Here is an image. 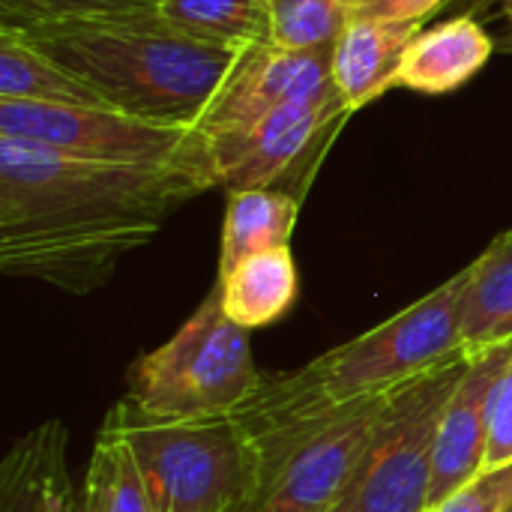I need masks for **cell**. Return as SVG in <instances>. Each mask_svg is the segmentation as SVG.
I'll list each match as a JSON object with an SVG mask.
<instances>
[{"instance_id":"obj_21","label":"cell","mask_w":512,"mask_h":512,"mask_svg":"<svg viewBox=\"0 0 512 512\" xmlns=\"http://www.w3.org/2000/svg\"><path fill=\"white\" fill-rule=\"evenodd\" d=\"M270 45L288 51L327 48L354 18V0H264Z\"/></svg>"},{"instance_id":"obj_1","label":"cell","mask_w":512,"mask_h":512,"mask_svg":"<svg viewBox=\"0 0 512 512\" xmlns=\"http://www.w3.org/2000/svg\"><path fill=\"white\" fill-rule=\"evenodd\" d=\"M210 189L207 171L189 162H102L0 135V270L93 294L177 207Z\"/></svg>"},{"instance_id":"obj_3","label":"cell","mask_w":512,"mask_h":512,"mask_svg":"<svg viewBox=\"0 0 512 512\" xmlns=\"http://www.w3.org/2000/svg\"><path fill=\"white\" fill-rule=\"evenodd\" d=\"M9 30L90 81L120 111L180 126H198L246 51L177 30L159 6Z\"/></svg>"},{"instance_id":"obj_16","label":"cell","mask_w":512,"mask_h":512,"mask_svg":"<svg viewBox=\"0 0 512 512\" xmlns=\"http://www.w3.org/2000/svg\"><path fill=\"white\" fill-rule=\"evenodd\" d=\"M0 99L117 108L102 90L9 27H0Z\"/></svg>"},{"instance_id":"obj_18","label":"cell","mask_w":512,"mask_h":512,"mask_svg":"<svg viewBox=\"0 0 512 512\" xmlns=\"http://www.w3.org/2000/svg\"><path fill=\"white\" fill-rule=\"evenodd\" d=\"M300 198L282 189H243L228 192L225 228H222V252H219V276L231 273L240 261L291 246V234L297 225Z\"/></svg>"},{"instance_id":"obj_29","label":"cell","mask_w":512,"mask_h":512,"mask_svg":"<svg viewBox=\"0 0 512 512\" xmlns=\"http://www.w3.org/2000/svg\"><path fill=\"white\" fill-rule=\"evenodd\" d=\"M507 512H512V507H510V510H507Z\"/></svg>"},{"instance_id":"obj_20","label":"cell","mask_w":512,"mask_h":512,"mask_svg":"<svg viewBox=\"0 0 512 512\" xmlns=\"http://www.w3.org/2000/svg\"><path fill=\"white\" fill-rule=\"evenodd\" d=\"M84 492H90L105 512H156L129 447L105 426L90 453Z\"/></svg>"},{"instance_id":"obj_10","label":"cell","mask_w":512,"mask_h":512,"mask_svg":"<svg viewBox=\"0 0 512 512\" xmlns=\"http://www.w3.org/2000/svg\"><path fill=\"white\" fill-rule=\"evenodd\" d=\"M333 45L312 51H288L279 45H252L243 51L234 72L225 78L210 108L198 120L201 138L243 129L264 114L306 99L330 84Z\"/></svg>"},{"instance_id":"obj_25","label":"cell","mask_w":512,"mask_h":512,"mask_svg":"<svg viewBox=\"0 0 512 512\" xmlns=\"http://www.w3.org/2000/svg\"><path fill=\"white\" fill-rule=\"evenodd\" d=\"M444 0H354V15L384 21H423Z\"/></svg>"},{"instance_id":"obj_23","label":"cell","mask_w":512,"mask_h":512,"mask_svg":"<svg viewBox=\"0 0 512 512\" xmlns=\"http://www.w3.org/2000/svg\"><path fill=\"white\" fill-rule=\"evenodd\" d=\"M512 507V465L483 471L429 512H507Z\"/></svg>"},{"instance_id":"obj_19","label":"cell","mask_w":512,"mask_h":512,"mask_svg":"<svg viewBox=\"0 0 512 512\" xmlns=\"http://www.w3.org/2000/svg\"><path fill=\"white\" fill-rule=\"evenodd\" d=\"M159 12L177 30L222 48H252L270 42L264 0H162Z\"/></svg>"},{"instance_id":"obj_13","label":"cell","mask_w":512,"mask_h":512,"mask_svg":"<svg viewBox=\"0 0 512 512\" xmlns=\"http://www.w3.org/2000/svg\"><path fill=\"white\" fill-rule=\"evenodd\" d=\"M423 21H384L354 15L333 42L330 81L342 93L348 111L369 105L393 90L408 45L417 39Z\"/></svg>"},{"instance_id":"obj_14","label":"cell","mask_w":512,"mask_h":512,"mask_svg":"<svg viewBox=\"0 0 512 512\" xmlns=\"http://www.w3.org/2000/svg\"><path fill=\"white\" fill-rule=\"evenodd\" d=\"M492 51V36L471 15L441 21L429 30H420L417 39L408 45L393 78V90L408 87L429 96L450 93L471 81L489 63Z\"/></svg>"},{"instance_id":"obj_6","label":"cell","mask_w":512,"mask_h":512,"mask_svg":"<svg viewBox=\"0 0 512 512\" xmlns=\"http://www.w3.org/2000/svg\"><path fill=\"white\" fill-rule=\"evenodd\" d=\"M465 369L468 354H453L387 399L360 468L333 512H429L438 426Z\"/></svg>"},{"instance_id":"obj_22","label":"cell","mask_w":512,"mask_h":512,"mask_svg":"<svg viewBox=\"0 0 512 512\" xmlns=\"http://www.w3.org/2000/svg\"><path fill=\"white\" fill-rule=\"evenodd\" d=\"M150 6L159 3L153 0H0V24L21 27V24L69 21V18L111 15V12H135Z\"/></svg>"},{"instance_id":"obj_15","label":"cell","mask_w":512,"mask_h":512,"mask_svg":"<svg viewBox=\"0 0 512 512\" xmlns=\"http://www.w3.org/2000/svg\"><path fill=\"white\" fill-rule=\"evenodd\" d=\"M456 321L465 354L512 342V228L462 270Z\"/></svg>"},{"instance_id":"obj_8","label":"cell","mask_w":512,"mask_h":512,"mask_svg":"<svg viewBox=\"0 0 512 512\" xmlns=\"http://www.w3.org/2000/svg\"><path fill=\"white\" fill-rule=\"evenodd\" d=\"M348 114L342 93L330 81L324 90L288 102L243 129L207 138L195 132L201 162L213 186L228 192L279 189L300 168H315L312 162L327 144V135Z\"/></svg>"},{"instance_id":"obj_24","label":"cell","mask_w":512,"mask_h":512,"mask_svg":"<svg viewBox=\"0 0 512 512\" xmlns=\"http://www.w3.org/2000/svg\"><path fill=\"white\" fill-rule=\"evenodd\" d=\"M512 465V357L498 378L489 402V450L486 471Z\"/></svg>"},{"instance_id":"obj_5","label":"cell","mask_w":512,"mask_h":512,"mask_svg":"<svg viewBox=\"0 0 512 512\" xmlns=\"http://www.w3.org/2000/svg\"><path fill=\"white\" fill-rule=\"evenodd\" d=\"M249 330L222 306L219 285L156 351L141 354L126 375L129 399L162 417L231 414L261 384Z\"/></svg>"},{"instance_id":"obj_7","label":"cell","mask_w":512,"mask_h":512,"mask_svg":"<svg viewBox=\"0 0 512 512\" xmlns=\"http://www.w3.org/2000/svg\"><path fill=\"white\" fill-rule=\"evenodd\" d=\"M0 135L45 144L84 159L129 165L189 162L207 171L201 162L195 126L162 123L120 108L0 99Z\"/></svg>"},{"instance_id":"obj_11","label":"cell","mask_w":512,"mask_h":512,"mask_svg":"<svg viewBox=\"0 0 512 512\" xmlns=\"http://www.w3.org/2000/svg\"><path fill=\"white\" fill-rule=\"evenodd\" d=\"M512 357V342L468 354V369L450 396L435 444V480L429 510L444 504L462 486L486 471L489 450V402L498 378Z\"/></svg>"},{"instance_id":"obj_12","label":"cell","mask_w":512,"mask_h":512,"mask_svg":"<svg viewBox=\"0 0 512 512\" xmlns=\"http://www.w3.org/2000/svg\"><path fill=\"white\" fill-rule=\"evenodd\" d=\"M69 435L60 420H45L12 441L0 462V512H78L72 489Z\"/></svg>"},{"instance_id":"obj_9","label":"cell","mask_w":512,"mask_h":512,"mask_svg":"<svg viewBox=\"0 0 512 512\" xmlns=\"http://www.w3.org/2000/svg\"><path fill=\"white\" fill-rule=\"evenodd\" d=\"M396 393V390H393ZM375 396L348 408L300 444L261 486L249 512H333L348 492L360 459L375 435L381 411L393 396Z\"/></svg>"},{"instance_id":"obj_27","label":"cell","mask_w":512,"mask_h":512,"mask_svg":"<svg viewBox=\"0 0 512 512\" xmlns=\"http://www.w3.org/2000/svg\"><path fill=\"white\" fill-rule=\"evenodd\" d=\"M501 6H504V12H507V18H510V30H512V0H498Z\"/></svg>"},{"instance_id":"obj_26","label":"cell","mask_w":512,"mask_h":512,"mask_svg":"<svg viewBox=\"0 0 512 512\" xmlns=\"http://www.w3.org/2000/svg\"><path fill=\"white\" fill-rule=\"evenodd\" d=\"M78 512H105L102 510V504L90 495V492H84L81 489V501H78Z\"/></svg>"},{"instance_id":"obj_2","label":"cell","mask_w":512,"mask_h":512,"mask_svg":"<svg viewBox=\"0 0 512 512\" xmlns=\"http://www.w3.org/2000/svg\"><path fill=\"white\" fill-rule=\"evenodd\" d=\"M459 291L462 273L312 363L264 375L252 396L231 411L258 456L261 486L300 444L348 408L387 396L426 369L462 354L456 321Z\"/></svg>"},{"instance_id":"obj_4","label":"cell","mask_w":512,"mask_h":512,"mask_svg":"<svg viewBox=\"0 0 512 512\" xmlns=\"http://www.w3.org/2000/svg\"><path fill=\"white\" fill-rule=\"evenodd\" d=\"M132 453L156 512H249L258 456L231 414L162 417L123 396L102 420Z\"/></svg>"},{"instance_id":"obj_17","label":"cell","mask_w":512,"mask_h":512,"mask_svg":"<svg viewBox=\"0 0 512 512\" xmlns=\"http://www.w3.org/2000/svg\"><path fill=\"white\" fill-rule=\"evenodd\" d=\"M222 306L243 330L276 324L297 300V264L291 246L258 252L216 279Z\"/></svg>"},{"instance_id":"obj_28","label":"cell","mask_w":512,"mask_h":512,"mask_svg":"<svg viewBox=\"0 0 512 512\" xmlns=\"http://www.w3.org/2000/svg\"><path fill=\"white\" fill-rule=\"evenodd\" d=\"M153 3H162V0H153Z\"/></svg>"}]
</instances>
